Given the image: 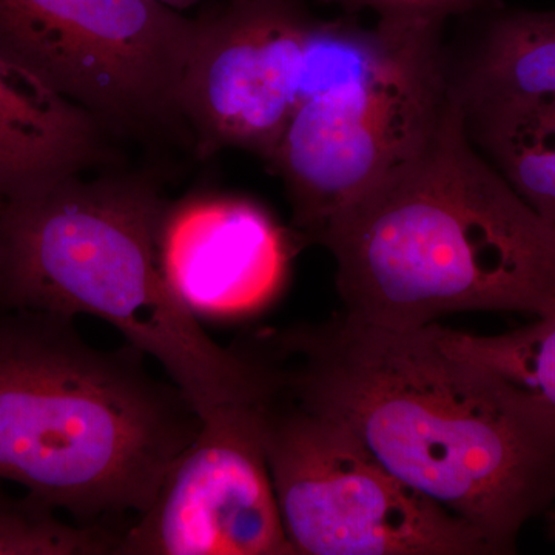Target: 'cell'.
<instances>
[{
  "mask_svg": "<svg viewBox=\"0 0 555 555\" xmlns=\"http://www.w3.org/2000/svg\"><path fill=\"white\" fill-rule=\"evenodd\" d=\"M167 203L145 175H75L0 198V309L107 321L163 366L201 416L264 396L261 369L221 346L159 261Z\"/></svg>",
  "mask_w": 555,
  "mask_h": 555,
  "instance_id": "obj_4",
  "label": "cell"
},
{
  "mask_svg": "<svg viewBox=\"0 0 555 555\" xmlns=\"http://www.w3.org/2000/svg\"><path fill=\"white\" fill-rule=\"evenodd\" d=\"M266 456L297 555H495L474 526L404 483L346 427L268 393Z\"/></svg>",
  "mask_w": 555,
  "mask_h": 555,
  "instance_id": "obj_6",
  "label": "cell"
},
{
  "mask_svg": "<svg viewBox=\"0 0 555 555\" xmlns=\"http://www.w3.org/2000/svg\"><path fill=\"white\" fill-rule=\"evenodd\" d=\"M377 24L389 31L377 64L356 82L306 101L269 160L286 185L298 244H318L411 159L451 96L444 27Z\"/></svg>",
  "mask_w": 555,
  "mask_h": 555,
  "instance_id": "obj_5",
  "label": "cell"
},
{
  "mask_svg": "<svg viewBox=\"0 0 555 555\" xmlns=\"http://www.w3.org/2000/svg\"><path fill=\"white\" fill-rule=\"evenodd\" d=\"M120 535L104 524L69 525L35 496L0 489V555H118Z\"/></svg>",
  "mask_w": 555,
  "mask_h": 555,
  "instance_id": "obj_15",
  "label": "cell"
},
{
  "mask_svg": "<svg viewBox=\"0 0 555 555\" xmlns=\"http://www.w3.org/2000/svg\"><path fill=\"white\" fill-rule=\"evenodd\" d=\"M444 352L483 364L535 390L555 406V312L502 335H473L430 324Z\"/></svg>",
  "mask_w": 555,
  "mask_h": 555,
  "instance_id": "obj_14",
  "label": "cell"
},
{
  "mask_svg": "<svg viewBox=\"0 0 555 555\" xmlns=\"http://www.w3.org/2000/svg\"><path fill=\"white\" fill-rule=\"evenodd\" d=\"M108 131L0 57V198L108 163Z\"/></svg>",
  "mask_w": 555,
  "mask_h": 555,
  "instance_id": "obj_11",
  "label": "cell"
},
{
  "mask_svg": "<svg viewBox=\"0 0 555 555\" xmlns=\"http://www.w3.org/2000/svg\"><path fill=\"white\" fill-rule=\"evenodd\" d=\"M268 393L338 423L404 483L516 553L555 505V406L444 352L429 326L401 331L341 313L240 339Z\"/></svg>",
  "mask_w": 555,
  "mask_h": 555,
  "instance_id": "obj_1",
  "label": "cell"
},
{
  "mask_svg": "<svg viewBox=\"0 0 555 555\" xmlns=\"http://www.w3.org/2000/svg\"><path fill=\"white\" fill-rule=\"evenodd\" d=\"M118 555H297L270 476L257 403L203 418Z\"/></svg>",
  "mask_w": 555,
  "mask_h": 555,
  "instance_id": "obj_9",
  "label": "cell"
},
{
  "mask_svg": "<svg viewBox=\"0 0 555 555\" xmlns=\"http://www.w3.org/2000/svg\"><path fill=\"white\" fill-rule=\"evenodd\" d=\"M345 315L423 328L463 312H555V228L481 155L454 89L414 156L328 225Z\"/></svg>",
  "mask_w": 555,
  "mask_h": 555,
  "instance_id": "obj_2",
  "label": "cell"
},
{
  "mask_svg": "<svg viewBox=\"0 0 555 555\" xmlns=\"http://www.w3.org/2000/svg\"><path fill=\"white\" fill-rule=\"evenodd\" d=\"M337 5L349 14L374 11L378 22L403 25H437L444 27L448 20L469 16L503 5L500 0H321Z\"/></svg>",
  "mask_w": 555,
  "mask_h": 555,
  "instance_id": "obj_16",
  "label": "cell"
},
{
  "mask_svg": "<svg viewBox=\"0 0 555 555\" xmlns=\"http://www.w3.org/2000/svg\"><path fill=\"white\" fill-rule=\"evenodd\" d=\"M485 24L452 89L462 107L500 109L555 98V11H485Z\"/></svg>",
  "mask_w": 555,
  "mask_h": 555,
  "instance_id": "obj_12",
  "label": "cell"
},
{
  "mask_svg": "<svg viewBox=\"0 0 555 555\" xmlns=\"http://www.w3.org/2000/svg\"><path fill=\"white\" fill-rule=\"evenodd\" d=\"M196 20L156 0H0V57L105 130L184 126Z\"/></svg>",
  "mask_w": 555,
  "mask_h": 555,
  "instance_id": "obj_7",
  "label": "cell"
},
{
  "mask_svg": "<svg viewBox=\"0 0 555 555\" xmlns=\"http://www.w3.org/2000/svg\"><path fill=\"white\" fill-rule=\"evenodd\" d=\"M147 358L91 346L72 317L0 309V480L80 525L144 513L203 427Z\"/></svg>",
  "mask_w": 555,
  "mask_h": 555,
  "instance_id": "obj_3",
  "label": "cell"
},
{
  "mask_svg": "<svg viewBox=\"0 0 555 555\" xmlns=\"http://www.w3.org/2000/svg\"><path fill=\"white\" fill-rule=\"evenodd\" d=\"M317 17L305 0H224L196 20L181 113L196 152L275 155L302 104Z\"/></svg>",
  "mask_w": 555,
  "mask_h": 555,
  "instance_id": "obj_8",
  "label": "cell"
},
{
  "mask_svg": "<svg viewBox=\"0 0 555 555\" xmlns=\"http://www.w3.org/2000/svg\"><path fill=\"white\" fill-rule=\"evenodd\" d=\"M551 535H553L555 539V511H554L553 520H551Z\"/></svg>",
  "mask_w": 555,
  "mask_h": 555,
  "instance_id": "obj_18",
  "label": "cell"
},
{
  "mask_svg": "<svg viewBox=\"0 0 555 555\" xmlns=\"http://www.w3.org/2000/svg\"><path fill=\"white\" fill-rule=\"evenodd\" d=\"M158 246L182 305L201 323H229L280 297L298 241L254 201L195 195L167 206Z\"/></svg>",
  "mask_w": 555,
  "mask_h": 555,
  "instance_id": "obj_10",
  "label": "cell"
},
{
  "mask_svg": "<svg viewBox=\"0 0 555 555\" xmlns=\"http://www.w3.org/2000/svg\"><path fill=\"white\" fill-rule=\"evenodd\" d=\"M463 112L467 133L481 155L555 228V98Z\"/></svg>",
  "mask_w": 555,
  "mask_h": 555,
  "instance_id": "obj_13",
  "label": "cell"
},
{
  "mask_svg": "<svg viewBox=\"0 0 555 555\" xmlns=\"http://www.w3.org/2000/svg\"><path fill=\"white\" fill-rule=\"evenodd\" d=\"M156 2L163 3V5L170 7V9L179 11L195 5V3L199 2V0H156Z\"/></svg>",
  "mask_w": 555,
  "mask_h": 555,
  "instance_id": "obj_17",
  "label": "cell"
}]
</instances>
